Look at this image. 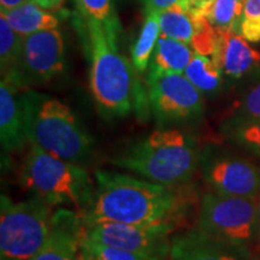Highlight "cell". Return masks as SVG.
<instances>
[{
	"instance_id": "cell-1",
	"label": "cell",
	"mask_w": 260,
	"mask_h": 260,
	"mask_svg": "<svg viewBox=\"0 0 260 260\" xmlns=\"http://www.w3.org/2000/svg\"><path fill=\"white\" fill-rule=\"evenodd\" d=\"M96 187L88 209L82 214L84 226L100 223H171L181 200L174 188L145 178L113 171H96Z\"/></svg>"
},
{
	"instance_id": "cell-2",
	"label": "cell",
	"mask_w": 260,
	"mask_h": 260,
	"mask_svg": "<svg viewBox=\"0 0 260 260\" xmlns=\"http://www.w3.org/2000/svg\"><path fill=\"white\" fill-rule=\"evenodd\" d=\"M198 161L193 140L175 128L154 130L112 160L116 167L170 188L189 181Z\"/></svg>"
},
{
	"instance_id": "cell-3",
	"label": "cell",
	"mask_w": 260,
	"mask_h": 260,
	"mask_svg": "<svg viewBox=\"0 0 260 260\" xmlns=\"http://www.w3.org/2000/svg\"><path fill=\"white\" fill-rule=\"evenodd\" d=\"M24 106L29 145L76 164L89 159L92 136L67 104L45 94L27 92Z\"/></svg>"
},
{
	"instance_id": "cell-4",
	"label": "cell",
	"mask_w": 260,
	"mask_h": 260,
	"mask_svg": "<svg viewBox=\"0 0 260 260\" xmlns=\"http://www.w3.org/2000/svg\"><path fill=\"white\" fill-rule=\"evenodd\" d=\"M87 34L90 92L98 110L106 119L125 117L136 100L132 65L99 25L87 24Z\"/></svg>"
},
{
	"instance_id": "cell-5",
	"label": "cell",
	"mask_w": 260,
	"mask_h": 260,
	"mask_svg": "<svg viewBox=\"0 0 260 260\" xmlns=\"http://www.w3.org/2000/svg\"><path fill=\"white\" fill-rule=\"evenodd\" d=\"M28 146L29 151L19 175L22 187L53 206H73L82 216L94 194L86 169L34 145Z\"/></svg>"
},
{
	"instance_id": "cell-6",
	"label": "cell",
	"mask_w": 260,
	"mask_h": 260,
	"mask_svg": "<svg viewBox=\"0 0 260 260\" xmlns=\"http://www.w3.org/2000/svg\"><path fill=\"white\" fill-rule=\"evenodd\" d=\"M53 205L40 198L15 203L2 195L0 203V258L30 260L50 237Z\"/></svg>"
},
{
	"instance_id": "cell-7",
	"label": "cell",
	"mask_w": 260,
	"mask_h": 260,
	"mask_svg": "<svg viewBox=\"0 0 260 260\" xmlns=\"http://www.w3.org/2000/svg\"><path fill=\"white\" fill-rule=\"evenodd\" d=\"M260 198L209 193L199 211V230L213 239L243 248L256 235Z\"/></svg>"
},
{
	"instance_id": "cell-8",
	"label": "cell",
	"mask_w": 260,
	"mask_h": 260,
	"mask_svg": "<svg viewBox=\"0 0 260 260\" xmlns=\"http://www.w3.org/2000/svg\"><path fill=\"white\" fill-rule=\"evenodd\" d=\"M148 100L161 125L198 119L204 111L203 93L183 74L149 71Z\"/></svg>"
},
{
	"instance_id": "cell-9",
	"label": "cell",
	"mask_w": 260,
	"mask_h": 260,
	"mask_svg": "<svg viewBox=\"0 0 260 260\" xmlns=\"http://www.w3.org/2000/svg\"><path fill=\"white\" fill-rule=\"evenodd\" d=\"M172 223L123 224L100 223L84 229V236L93 241L165 260L170 255L169 235Z\"/></svg>"
},
{
	"instance_id": "cell-10",
	"label": "cell",
	"mask_w": 260,
	"mask_h": 260,
	"mask_svg": "<svg viewBox=\"0 0 260 260\" xmlns=\"http://www.w3.org/2000/svg\"><path fill=\"white\" fill-rule=\"evenodd\" d=\"M65 44L59 29H47L23 39L21 75L25 83L48 82L63 73Z\"/></svg>"
},
{
	"instance_id": "cell-11",
	"label": "cell",
	"mask_w": 260,
	"mask_h": 260,
	"mask_svg": "<svg viewBox=\"0 0 260 260\" xmlns=\"http://www.w3.org/2000/svg\"><path fill=\"white\" fill-rule=\"evenodd\" d=\"M205 181L214 193L239 198H260V169L237 157L217 155L203 162Z\"/></svg>"
},
{
	"instance_id": "cell-12",
	"label": "cell",
	"mask_w": 260,
	"mask_h": 260,
	"mask_svg": "<svg viewBox=\"0 0 260 260\" xmlns=\"http://www.w3.org/2000/svg\"><path fill=\"white\" fill-rule=\"evenodd\" d=\"M84 229L86 226L79 212L56 211L50 237L30 260H83L81 239Z\"/></svg>"
},
{
	"instance_id": "cell-13",
	"label": "cell",
	"mask_w": 260,
	"mask_h": 260,
	"mask_svg": "<svg viewBox=\"0 0 260 260\" xmlns=\"http://www.w3.org/2000/svg\"><path fill=\"white\" fill-rule=\"evenodd\" d=\"M22 87L8 79L0 82V142L8 153L22 151L29 145Z\"/></svg>"
},
{
	"instance_id": "cell-14",
	"label": "cell",
	"mask_w": 260,
	"mask_h": 260,
	"mask_svg": "<svg viewBox=\"0 0 260 260\" xmlns=\"http://www.w3.org/2000/svg\"><path fill=\"white\" fill-rule=\"evenodd\" d=\"M239 31L218 32L214 63L223 75L230 79H241L260 64V53L253 48Z\"/></svg>"
},
{
	"instance_id": "cell-15",
	"label": "cell",
	"mask_w": 260,
	"mask_h": 260,
	"mask_svg": "<svg viewBox=\"0 0 260 260\" xmlns=\"http://www.w3.org/2000/svg\"><path fill=\"white\" fill-rule=\"evenodd\" d=\"M242 248L213 239L201 230L176 236L171 241V260H243Z\"/></svg>"
},
{
	"instance_id": "cell-16",
	"label": "cell",
	"mask_w": 260,
	"mask_h": 260,
	"mask_svg": "<svg viewBox=\"0 0 260 260\" xmlns=\"http://www.w3.org/2000/svg\"><path fill=\"white\" fill-rule=\"evenodd\" d=\"M190 45L160 35L149 64V71L160 74H183L193 59Z\"/></svg>"
},
{
	"instance_id": "cell-17",
	"label": "cell",
	"mask_w": 260,
	"mask_h": 260,
	"mask_svg": "<svg viewBox=\"0 0 260 260\" xmlns=\"http://www.w3.org/2000/svg\"><path fill=\"white\" fill-rule=\"evenodd\" d=\"M204 17L190 5L178 4L159 12L161 35L190 45Z\"/></svg>"
},
{
	"instance_id": "cell-18",
	"label": "cell",
	"mask_w": 260,
	"mask_h": 260,
	"mask_svg": "<svg viewBox=\"0 0 260 260\" xmlns=\"http://www.w3.org/2000/svg\"><path fill=\"white\" fill-rule=\"evenodd\" d=\"M9 24L17 31L22 38L34 34V32L58 28L59 21L56 15L50 10L41 8L31 0L9 11L0 12Z\"/></svg>"
},
{
	"instance_id": "cell-19",
	"label": "cell",
	"mask_w": 260,
	"mask_h": 260,
	"mask_svg": "<svg viewBox=\"0 0 260 260\" xmlns=\"http://www.w3.org/2000/svg\"><path fill=\"white\" fill-rule=\"evenodd\" d=\"M23 39L9 24L6 18L0 14V67L3 79H8L24 87L21 75Z\"/></svg>"
},
{
	"instance_id": "cell-20",
	"label": "cell",
	"mask_w": 260,
	"mask_h": 260,
	"mask_svg": "<svg viewBox=\"0 0 260 260\" xmlns=\"http://www.w3.org/2000/svg\"><path fill=\"white\" fill-rule=\"evenodd\" d=\"M87 24L99 25L110 41L118 45L121 22L117 15L115 0H74Z\"/></svg>"
},
{
	"instance_id": "cell-21",
	"label": "cell",
	"mask_w": 260,
	"mask_h": 260,
	"mask_svg": "<svg viewBox=\"0 0 260 260\" xmlns=\"http://www.w3.org/2000/svg\"><path fill=\"white\" fill-rule=\"evenodd\" d=\"M160 35L161 30L158 12L146 14L141 31L132 48V63L136 71L144 73L148 69L152 54H153L155 45H157Z\"/></svg>"
},
{
	"instance_id": "cell-22",
	"label": "cell",
	"mask_w": 260,
	"mask_h": 260,
	"mask_svg": "<svg viewBox=\"0 0 260 260\" xmlns=\"http://www.w3.org/2000/svg\"><path fill=\"white\" fill-rule=\"evenodd\" d=\"M243 5L245 0H212L197 12L218 32L239 31Z\"/></svg>"
},
{
	"instance_id": "cell-23",
	"label": "cell",
	"mask_w": 260,
	"mask_h": 260,
	"mask_svg": "<svg viewBox=\"0 0 260 260\" xmlns=\"http://www.w3.org/2000/svg\"><path fill=\"white\" fill-rule=\"evenodd\" d=\"M183 75L201 93H213L219 89L223 74L212 58L194 53Z\"/></svg>"
},
{
	"instance_id": "cell-24",
	"label": "cell",
	"mask_w": 260,
	"mask_h": 260,
	"mask_svg": "<svg viewBox=\"0 0 260 260\" xmlns=\"http://www.w3.org/2000/svg\"><path fill=\"white\" fill-rule=\"evenodd\" d=\"M81 251L86 258L92 260H160L154 256L140 254V253L93 241L84 236V233L81 239Z\"/></svg>"
},
{
	"instance_id": "cell-25",
	"label": "cell",
	"mask_w": 260,
	"mask_h": 260,
	"mask_svg": "<svg viewBox=\"0 0 260 260\" xmlns=\"http://www.w3.org/2000/svg\"><path fill=\"white\" fill-rule=\"evenodd\" d=\"M229 139L260 157V121H234L229 126Z\"/></svg>"
},
{
	"instance_id": "cell-26",
	"label": "cell",
	"mask_w": 260,
	"mask_h": 260,
	"mask_svg": "<svg viewBox=\"0 0 260 260\" xmlns=\"http://www.w3.org/2000/svg\"><path fill=\"white\" fill-rule=\"evenodd\" d=\"M239 32L252 44L260 42V0H245Z\"/></svg>"
},
{
	"instance_id": "cell-27",
	"label": "cell",
	"mask_w": 260,
	"mask_h": 260,
	"mask_svg": "<svg viewBox=\"0 0 260 260\" xmlns=\"http://www.w3.org/2000/svg\"><path fill=\"white\" fill-rule=\"evenodd\" d=\"M235 121H260V83L243 98L240 106V115Z\"/></svg>"
},
{
	"instance_id": "cell-28",
	"label": "cell",
	"mask_w": 260,
	"mask_h": 260,
	"mask_svg": "<svg viewBox=\"0 0 260 260\" xmlns=\"http://www.w3.org/2000/svg\"><path fill=\"white\" fill-rule=\"evenodd\" d=\"M141 3L144 4L145 14H148V12H158L159 14V12L170 9L175 5L186 4L188 0H141Z\"/></svg>"
},
{
	"instance_id": "cell-29",
	"label": "cell",
	"mask_w": 260,
	"mask_h": 260,
	"mask_svg": "<svg viewBox=\"0 0 260 260\" xmlns=\"http://www.w3.org/2000/svg\"><path fill=\"white\" fill-rule=\"evenodd\" d=\"M31 2H34L35 4L40 5L41 8L52 11V10L59 9L61 4L64 3V0H31Z\"/></svg>"
},
{
	"instance_id": "cell-30",
	"label": "cell",
	"mask_w": 260,
	"mask_h": 260,
	"mask_svg": "<svg viewBox=\"0 0 260 260\" xmlns=\"http://www.w3.org/2000/svg\"><path fill=\"white\" fill-rule=\"evenodd\" d=\"M28 0H0V12L9 11V10H12L15 8H18L24 3H27Z\"/></svg>"
},
{
	"instance_id": "cell-31",
	"label": "cell",
	"mask_w": 260,
	"mask_h": 260,
	"mask_svg": "<svg viewBox=\"0 0 260 260\" xmlns=\"http://www.w3.org/2000/svg\"><path fill=\"white\" fill-rule=\"evenodd\" d=\"M210 2H212V0H188L190 8L195 10V11H199V10L205 8Z\"/></svg>"
},
{
	"instance_id": "cell-32",
	"label": "cell",
	"mask_w": 260,
	"mask_h": 260,
	"mask_svg": "<svg viewBox=\"0 0 260 260\" xmlns=\"http://www.w3.org/2000/svg\"><path fill=\"white\" fill-rule=\"evenodd\" d=\"M256 236H258L259 243H260V203H259V214H258V232H256Z\"/></svg>"
},
{
	"instance_id": "cell-33",
	"label": "cell",
	"mask_w": 260,
	"mask_h": 260,
	"mask_svg": "<svg viewBox=\"0 0 260 260\" xmlns=\"http://www.w3.org/2000/svg\"><path fill=\"white\" fill-rule=\"evenodd\" d=\"M83 255V254H82ZM83 260H92V259H89V258H86V256L83 255Z\"/></svg>"
}]
</instances>
